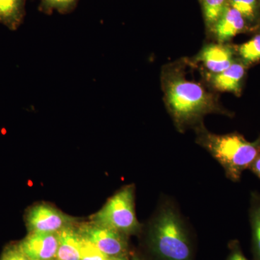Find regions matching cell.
Wrapping results in <instances>:
<instances>
[{
  "label": "cell",
  "mask_w": 260,
  "mask_h": 260,
  "mask_svg": "<svg viewBox=\"0 0 260 260\" xmlns=\"http://www.w3.org/2000/svg\"><path fill=\"white\" fill-rule=\"evenodd\" d=\"M191 67V59L183 58L164 66L160 76L166 107L180 133L196 129L208 114H231L205 78L197 80L189 76Z\"/></svg>",
  "instance_id": "6da1fadb"
},
{
  "label": "cell",
  "mask_w": 260,
  "mask_h": 260,
  "mask_svg": "<svg viewBox=\"0 0 260 260\" xmlns=\"http://www.w3.org/2000/svg\"><path fill=\"white\" fill-rule=\"evenodd\" d=\"M149 245L160 260H191L192 246L185 217L172 198L164 197L149 220Z\"/></svg>",
  "instance_id": "7a4b0ae2"
},
{
  "label": "cell",
  "mask_w": 260,
  "mask_h": 260,
  "mask_svg": "<svg viewBox=\"0 0 260 260\" xmlns=\"http://www.w3.org/2000/svg\"><path fill=\"white\" fill-rule=\"evenodd\" d=\"M194 131L197 143L220 164L225 177L234 182L240 181L243 172L251 169L260 155V137L249 142L238 133L214 134L203 124Z\"/></svg>",
  "instance_id": "3957f363"
},
{
  "label": "cell",
  "mask_w": 260,
  "mask_h": 260,
  "mask_svg": "<svg viewBox=\"0 0 260 260\" xmlns=\"http://www.w3.org/2000/svg\"><path fill=\"white\" fill-rule=\"evenodd\" d=\"M135 189L124 186L107 200L102 209L92 215L90 221L127 236L139 232L141 225L135 213Z\"/></svg>",
  "instance_id": "277c9868"
},
{
  "label": "cell",
  "mask_w": 260,
  "mask_h": 260,
  "mask_svg": "<svg viewBox=\"0 0 260 260\" xmlns=\"http://www.w3.org/2000/svg\"><path fill=\"white\" fill-rule=\"evenodd\" d=\"M28 233L57 234L65 228L75 225L76 220L47 203L32 205L24 215Z\"/></svg>",
  "instance_id": "5b68a950"
},
{
  "label": "cell",
  "mask_w": 260,
  "mask_h": 260,
  "mask_svg": "<svg viewBox=\"0 0 260 260\" xmlns=\"http://www.w3.org/2000/svg\"><path fill=\"white\" fill-rule=\"evenodd\" d=\"M78 228L80 234L105 255L109 257L125 256L127 243L124 234L92 221Z\"/></svg>",
  "instance_id": "8992f818"
},
{
  "label": "cell",
  "mask_w": 260,
  "mask_h": 260,
  "mask_svg": "<svg viewBox=\"0 0 260 260\" xmlns=\"http://www.w3.org/2000/svg\"><path fill=\"white\" fill-rule=\"evenodd\" d=\"M234 49L226 44L209 43L198 53L193 62L205 74H216L226 70L235 61Z\"/></svg>",
  "instance_id": "52a82bcc"
},
{
  "label": "cell",
  "mask_w": 260,
  "mask_h": 260,
  "mask_svg": "<svg viewBox=\"0 0 260 260\" xmlns=\"http://www.w3.org/2000/svg\"><path fill=\"white\" fill-rule=\"evenodd\" d=\"M18 244L30 260H56L59 234L28 233V235Z\"/></svg>",
  "instance_id": "ba28073f"
},
{
  "label": "cell",
  "mask_w": 260,
  "mask_h": 260,
  "mask_svg": "<svg viewBox=\"0 0 260 260\" xmlns=\"http://www.w3.org/2000/svg\"><path fill=\"white\" fill-rule=\"evenodd\" d=\"M246 69V65L241 59H236L229 68L220 73L216 74L202 73L208 85L214 91L217 93L228 92L236 95H240Z\"/></svg>",
  "instance_id": "9c48e42d"
},
{
  "label": "cell",
  "mask_w": 260,
  "mask_h": 260,
  "mask_svg": "<svg viewBox=\"0 0 260 260\" xmlns=\"http://www.w3.org/2000/svg\"><path fill=\"white\" fill-rule=\"evenodd\" d=\"M245 26L246 20L244 17L228 3L211 32L216 42L226 44L233 38L244 31Z\"/></svg>",
  "instance_id": "30bf717a"
},
{
  "label": "cell",
  "mask_w": 260,
  "mask_h": 260,
  "mask_svg": "<svg viewBox=\"0 0 260 260\" xmlns=\"http://www.w3.org/2000/svg\"><path fill=\"white\" fill-rule=\"evenodd\" d=\"M59 234L56 260H80L82 236L75 225L65 228Z\"/></svg>",
  "instance_id": "8fae6325"
},
{
  "label": "cell",
  "mask_w": 260,
  "mask_h": 260,
  "mask_svg": "<svg viewBox=\"0 0 260 260\" xmlns=\"http://www.w3.org/2000/svg\"><path fill=\"white\" fill-rule=\"evenodd\" d=\"M26 0H0V23L16 30L23 23Z\"/></svg>",
  "instance_id": "7c38bea8"
},
{
  "label": "cell",
  "mask_w": 260,
  "mask_h": 260,
  "mask_svg": "<svg viewBox=\"0 0 260 260\" xmlns=\"http://www.w3.org/2000/svg\"><path fill=\"white\" fill-rule=\"evenodd\" d=\"M249 216L254 257L260 260V194L257 191L251 192Z\"/></svg>",
  "instance_id": "4fadbf2b"
},
{
  "label": "cell",
  "mask_w": 260,
  "mask_h": 260,
  "mask_svg": "<svg viewBox=\"0 0 260 260\" xmlns=\"http://www.w3.org/2000/svg\"><path fill=\"white\" fill-rule=\"evenodd\" d=\"M229 0H200L205 25L210 32L212 31L215 23L223 14Z\"/></svg>",
  "instance_id": "5bb4252c"
},
{
  "label": "cell",
  "mask_w": 260,
  "mask_h": 260,
  "mask_svg": "<svg viewBox=\"0 0 260 260\" xmlns=\"http://www.w3.org/2000/svg\"><path fill=\"white\" fill-rule=\"evenodd\" d=\"M237 51L241 60L246 65L254 64L260 61V34L241 45L238 46Z\"/></svg>",
  "instance_id": "9a60e30c"
},
{
  "label": "cell",
  "mask_w": 260,
  "mask_h": 260,
  "mask_svg": "<svg viewBox=\"0 0 260 260\" xmlns=\"http://www.w3.org/2000/svg\"><path fill=\"white\" fill-rule=\"evenodd\" d=\"M79 0H40L39 10L46 14L54 11L60 14H68L76 8Z\"/></svg>",
  "instance_id": "2e32d148"
},
{
  "label": "cell",
  "mask_w": 260,
  "mask_h": 260,
  "mask_svg": "<svg viewBox=\"0 0 260 260\" xmlns=\"http://www.w3.org/2000/svg\"><path fill=\"white\" fill-rule=\"evenodd\" d=\"M228 3L237 10L245 20L252 21L255 18L258 8V0H229Z\"/></svg>",
  "instance_id": "e0dca14e"
},
{
  "label": "cell",
  "mask_w": 260,
  "mask_h": 260,
  "mask_svg": "<svg viewBox=\"0 0 260 260\" xmlns=\"http://www.w3.org/2000/svg\"><path fill=\"white\" fill-rule=\"evenodd\" d=\"M82 236V235H81ZM107 256L94 245L93 243L82 236L81 258L80 260H107Z\"/></svg>",
  "instance_id": "ac0fdd59"
},
{
  "label": "cell",
  "mask_w": 260,
  "mask_h": 260,
  "mask_svg": "<svg viewBox=\"0 0 260 260\" xmlns=\"http://www.w3.org/2000/svg\"><path fill=\"white\" fill-rule=\"evenodd\" d=\"M0 260L30 259L20 249L18 242H15L10 243V244L5 246L1 255H0Z\"/></svg>",
  "instance_id": "d6986e66"
},
{
  "label": "cell",
  "mask_w": 260,
  "mask_h": 260,
  "mask_svg": "<svg viewBox=\"0 0 260 260\" xmlns=\"http://www.w3.org/2000/svg\"><path fill=\"white\" fill-rule=\"evenodd\" d=\"M227 260H249L243 254L240 247L238 244H234L232 247V251Z\"/></svg>",
  "instance_id": "ffe728a7"
},
{
  "label": "cell",
  "mask_w": 260,
  "mask_h": 260,
  "mask_svg": "<svg viewBox=\"0 0 260 260\" xmlns=\"http://www.w3.org/2000/svg\"><path fill=\"white\" fill-rule=\"evenodd\" d=\"M250 169L260 179V155L252 164Z\"/></svg>",
  "instance_id": "44dd1931"
},
{
  "label": "cell",
  "mask_w": 260,
  "mask_h": 260,
  "mask_svg": "<svg viewBox=\"0 0 260 260\" xmlns=\"http://www.w3.org/2000/svg\"><path fill=\"white\" fill-rule=\"evenodd\" d=\"M107 260H127L125 256H116V257H108Z\"/></svg>",
  "instance_id": "7402d4cb"
},
{
  "label": "cell",
  "mask_w": 260,
  "mask_h": 260,
  "mask_svg": "<svg viewBox=\"0 0 260 260\" xmlns=\"http://www.w3.org/2000/svg\"><path fill=\"white\" fill-rule=\"evenodd\" d=\"M133 260H139V259H134Z\"/></svg>",
  "instance_id": "603a6c76"
}]
</instances>
